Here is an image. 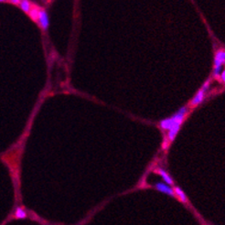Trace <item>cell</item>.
Here are the masks:
<instances>
[{
	"instance_id": "cell-2",
	"label": "cell",
	"mask_w": 225,
	"mask_h": 225,
	"mask_svg": "<svg viewBox=\"0 0 225 225\" xmlns=\"http://www.w3.org/2000/svg\"><path fill=\"white\" fill-rule=\"evenodd\" d=\"M41 28L42 30L47 31L49 26V15L48 12L46 11L45 8H39V19H38V23H37Z\"/></svg>"
},
{
	"instance_id": "cell-7",
	"label": "cell",
	"mask_w": 225,
	"mask_h": 225,
	"mask_svg": "<svg viewBox=\"0 0 225 225\" xmlns=\"http://www.w3.org/2000/svg\"><path fill=\"white\" fill-rule=\"evenodd\" d=\"M39 6H38L37 5H32V8L30 9V11L28 12V15L30 16V18L34 21L35 23H38V19H39Z\"/></svg>"
},
{
	"instance_id": "cell-8",
	"label": "cell",
	"mask_w": 225,
	"mask_h": 225,
	"mask_svg": "<svg viewBox=\"0 0 225 225\" xmlns=\"http://www.w3.org/2000/svg\"><path fill=\"white\" fill-rule=\"evenodd\" d=\"M173 190H174V193H175V196H176V197H178V199L181 202H183V203H187V202H188L187 196H186V194L184 193V191L181 190L180 188L175 187V188H173Z\"/></svg>"
},
{
	"instance_id": "cell-9",
	"label": "cell",
	"mask_w": 225,
	"mask_h": 225,
	"mask_svg": "<svg viewBox=\"0 0 225 225\" xmlns=\"http://www.w3.org/2000/svg\"><path fill=\"white\" fill-rule=\"evenodd\" d=\"M26 217H27V212L24 208L18 207L15 209V212H14V218H15V219H24Z\"/></svg>"
},
{
	"instance_id": "cell-6",
	"label": "cell",
	"mask_w": 225,
	"mask_h": 225,
	"mask_svg": "<svg viewBox=\"0 0 225 225\" xmlns=\"http://www.w3.org/2000/svg\"><path fill=\"white\" fill-rule=\"evenodd\" d=\"M156 172L158 173L159 175L162 177V178L164 179V181L166 182V184H168L169 186L173 185L174 181H173V179L171 178V177L169 175L168 173H166V171H165L164 169H160V168H158V169H156Z\"/></svg>"
},
{
	"instance_id": "cell-3",
	"label": "cell",
	"mask_w": 225,
	"mask_h": 225,
	"mask_svg": "<svg viewBox=\"0 0 225 225\" xmlns=\"http://www.w3.org/2000/svg\"><path fill=\"white\" fill-rule=\"evenodd\" d=\"M155 188H156L157 190L160 191V192H162V193H165V194L169 195V196H171V197H174V196H175V193H174V190H173V188H172L170 186H169L168 184H166V183H163V182H157V183L155 184Z\"/></svg>"
},
{
	"instance_id": "cell-1",
	"label": "cell",
	"mask_w": 225,
	"mask_h": 225,
	"mask_svg": "<svg viewBox=\"0 0 225 225\" xmlns=\"http://www.w3.org/2000/svg\"><path fill=\"white\" fill-rule=\"evenodd\" d=\"M188 112V109L187 106L181 107L178 111H177L170 117H168L166 119H163L159 123V127L162 130H169L173 126L177 124H182L184 119L186 118Z\"/></svg>"
},
{
	"instance_id": "cell-11",
	"label": "cell",
	"mask_w": 225,
	"mask_h": 225,
	"mask_svg": "<svg viewBox=\"0 0 225 225\" xmlns=\"http://www.w3.org/2000/svg\"><path fill=\"white\" fill-rule=\"evenodd\" d=\"M220 77H221V82H222L223 83H225V70H224V71H222L221 72V75H220Z\"/></svg>"
},
{
	"instance_id": "cell-5",
	"label": "cell",
	"mask_w": 225,
	"mask_h": 225,
	"mask_svg": "<svg viewBox=\"0 0 225 225\" xmlns=\"http://www.w3.org/2000/svg\"><path fill=\"white\" fill-rule=\"evenodd\" d=\"M182 124H177L175 126H173L169 130V133H168V140H169V142H173L174 140H175L177 135L178 134L179 132V129H180V126Z\"/></svg>"
},
{
	"instance_id": "cell-10",
	"label": "cell",
	"mask_w": 225,
	"mask_h": 225,
	"mask_svg": "<svg viewBox=\"0 0 225 225\" xmlns=\"http://www.w3.org/2000/svg\"><path fill=\"white\" fill-rule=\"evenodd\" d=\"M18 6L21 8V10H23L25 13L28 14V12L30 11V9L32 8V4H31V2L28 1V0H23V1H20Z\"/></svg>"
},
{
	"instance_id": "cell-4",
	"label": "cell",
	"mask_w": 225,
	"mask_h": 225,
	"mask_svg": "<svg viewBox=\"0 0 225 225\" xmlns=\"http://www.w3.org/2000/svg\"><path fill=\"white\" fill-rule=\"evenodd\" d=\"M206 92H207L206 90H204L203 88H200V89L198 91V92L195 94V96L192 98V100H191V102H190V107H196V106H198V105L201 103V102L204 100Z\"/></svg>"
}]
</instances>
